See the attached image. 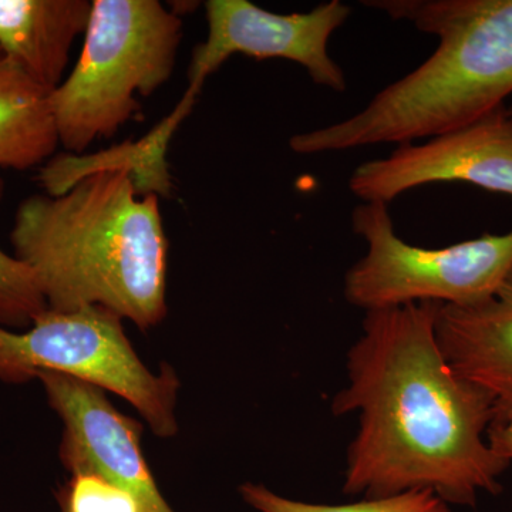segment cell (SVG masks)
<instances>
[{"mask_svg": "<svg viewBox=\"0 0 512 512\" xmlns=\"http://www.w3.org/2000/svg\"><path fill=\"white\" fill-rule=\"evenodd\" d=\"M439 303L366 312L348 353V386L335 416L359 414L343 493L365 498L427 490L448 505L474 507L498 494L510 461L487 440L494 399L458 375L436 336Z\"/></svg>", "mask_w": 512, "mask_h": 512, "instance_id": "6da1fadb", "label": "cell"}, {"mask_svg": "<svg viewBox=\"0 0 512 512\" xmlns=\"http://www.w3.org/2000/svg\"><path fill=\"white\" fill-rule=\"evenodd\" d=\"M158 198L141 195L127 167H109L19 205L10 241L50 311L101 306L143 330L165 318L168 241Z\"/></svg>", "mask_w": 512, "mask_h": 512, "instance_id": "7a4b0ae2", "label": "cell"}, {"mask_svg": "<svg viewBox=\"0 0 512 512\" xmlns=\"http://www.w3.org/2000/svg\"><path fill=\"white\" fill-rule=\"evenodd\" d=\"M437 37L429 59L346 120L353 146L416 143L504 107L512 94V0H372Z\"/></svg>", "mask_w": 512, "mask_h": 512, "instance_id": "3957f363", "label": "cell"}, {"mask_svg": "<svg viewBox=\"0 0 512 512\" xmlns=\"http://www.w3.org/2000/svg\"><path fill=\"white\" fill-rule=\"evenodd\" d=\"M82 55L50 93L57 136L73 156L116 136L173 76L183 19L157 0H93Z\"/></svg>", "mask_w": 512, "mask_h": 512, "instance_id": "277c9868", "label": "cell"}, {"mask_svg": "<svg viewBox=\"0 0 512 512\" xmlns=\"http://www.w3.org/2000/svg\"><path fill=\"white\" fill-rule=\"evenodd\" d=\"M121 320L109 309L87 306L74 312L47 309L22 333L0 326V382L25 384L39 373H62L119 394L157 436H173L180 382L170 367L154 375L144 366Z\"/></svg>", "mask_w": 512, "mask_h": 512, "instance_id": "5b68a950", "label": "cell"}, {"mask_svg": "<svg viewBox=\"0 0 512 512\" xmlns=\"http://www.w3.org/2000/svg\"><path fill=\"white\" fill-rule=\"evenodd\" d=\"M352 228L367 251L345 276V298L366 312L423 302L471 305L494 295L512 272V229L450 247H416L396 234L384 202L357 205Z\"/></svg>", "mask_w": 512, "mask_h": 512, "instance_id": "8992f818", "label": "cell"}, {"mask_svg": "<svg viewBox=\"0 0 512 512\" xmlns=\"http://www.w3.org/2000/svg\"><path fill=\"white\" fill-rule=\"evenodd\" d=\"M204 6L208 36L191 57L187 92L198 96L205 80L234 55L289 60L302 66L316 86L345 92L346 74L330 57L329 43L352 13L346 3L330 0L311 12L289 15L247 0H208Z\"/></svg>", "mask_w": 512, "mask_h": 512, "instance_id": "52a82bcc", "label": "cell"}, {"mask_svg": "<svg viewBox=\"0 0 512 512\" xmlns=\"http://www.w3.org/2000/svg\"><path fill=\"white\" fill-rule=\"evenodd\" d=\"M467 183L512 198V113L507 107L423 143L399 144L362 163L349 188L363 202L390 204L429 184Z\"/></svg>", "mask_w": 512, "mask_h": 512, "instance_id": "ba28073f", "label": "cell"}, {"mask_svg": "<svg viewBox=\"0 0 512 512\" xmlns=\"http://www.w3.org/2000/svg\"><path fill=\"white\" fill-rule=\"evenodd\" d=\"M63 421L60 458L72 473L90 474L134 498L141 512H175L164 500L140 446V426L117 412L100 387L62 373L36 377Z\"/></svg>", "mask_w": 512, "mask_h": 512, "instance_id": "9c48e42d", "label": "cell"}, {"mask_svg": "<svg viewBox=\"0 0 512 512\" xmlns=\"http://www.w3.org/2000/svg\"><path fill=\"white\" fill-rule=\"evenodd\" d=\"M436 336L458 375L493 397V423L511 421L512 272L484 301L463 306L439 303Z\"/></svg>", "mask_w": 512, "mask_h": 512, "instance_id": "30bf717a", "label": "cell"}, {"mask_svg": "<svg viewBox=\"0 0 512 512\" xmlns=\"http://www.w3.org/2000/svg\"><path fill=\"white\" fill-rule=\"evenodd\" d=\"M90 0H0V50L55 92L92 15Z\"/></svg>", "mask_w": 512, "mask_h": 512, "instance_id": "8fae6325", "label": "cell"}, {"mask_svg": "<svg viewBox=\"0 0 512 512\" xmlns=\"http://www.w3.org/2000/svg\"><path fill=\"white\" fill-rule=\"evenodd\" d=\"M50 93L0 50V168L26 171L59 147Z\"/></svg>", "mask_w": 512, "mask_h": 512, "instance_id": "7c38bea8", "label": "cell"}, {"mask_svg": "<svg viewBox=\"0 0 512 512\" xmlns=\"http://www.w3.org/2000/svg\"><path fill=\"white\" fill-rule=\"evenodd\" d=\"M245 503L259 512H451L446 501L433 491L417 490L365 498L352 504L325 505L302 503L281 497L261 484H244L239 488Z\"/></svg>", "mask_w": 512, "mask_h": 512, "instance_id": "4fadbf2b", "label": "cell"}, {"mask_svg": "<svg viewBox=\"0 0 512 512\" xmlns=\"http://www.w3.org/2000/svg\"><path fill=\"white\" fill-rule=\"evenodd\" d=\"M3 194L5 181L0 178V201ZM47 309L35 272L15 255L0 249V326L28 329Z\"/></svg>", "mask_w": 512, "mask_h": 512, "instance_id": "5bb4252c", "label": "cell"}, {"mask_svg": "<svg viewBox=\"0 0 512 512\" xmlns=\"http://www.w3.org/2000/svg\"><path fill=\"white\" fill-rule=\"evenodd\" d=\"M59 500L63 512H141L126 491L90 474L73 476Z\"/></svg>", "mask_w": 512, "mask_h": 512, "instance_id": "9a60e30c", "label": "cell"}, {"mask_svg": "<svg viewBox=\"0 0 512 512\" xmlns=\"http://www.w3.org/2000/svg\"><path fill=\"white\" fill-rule=\"evenodd\" d=\"M487 440L498 456L512 463V420L491 424Z\"/></svg>", "mask_w": 512, "mask_h": 512, "instance_id": "2e32d148", "label": "cell"}, {"mask_svg": "<svg viewBox=\"0 0 512 512\" xmlns=\"http://www.w3.org/2000/svg\"><path fill=\"white\" fill-rule=\"evenodd\" d=\"M508 110H510V111H511V113H512V107H511V109H508Z\"/></svg>", "mask_w": 512, "mask_h": 512, "instance_id": "e0dca14e", "label": "cell"}]
</instances>
